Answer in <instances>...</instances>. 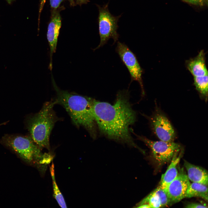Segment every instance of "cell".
Wrapping results in <instances>:
<instances>
[{"label":"cell","instance_id":"obj_4","mask_svg":"<svg viewBox=\"0 0 208 208\" xmlns=\"http://www.w3.org/2000/svg\"><path fill=\"white\" fill-rule=\"evenodd\" d=\"M2 143L28 163L39 159L42 154L40 148L31 136L6 134L3 137Z\"/></svg>","mask_w":208,"mask_h":208},{"label":"cell","instance_id":"obj_26","mask_svg":"<svg viewBox=\"0 0 208 208\" xmlns=\"http://www.w3.org/2000/svg\"><path fill=\"white\" fill-rule=\"evenodd\" d=\"M4 123H1V124H0V126H1V125H4Z\"/></svg>","mask_w":208,"mask_h":208},{"label":"cell","instance_id":"obj_19","mask_svg":"<svg viewBox=\"0 0 208 208\" xmlns=\"http://www.w3.org/2000/svg\"><path fill=\"white\" fill-rule=\"evenodd\" d=\"M186 208H207V206L199 203H191L187 204L185 207Z\"/></svg>","mask_w":208,"mask_h":208},{"label":"cell","instance_id":"obj_5","mask_svg":"<svg viewBox=\"0 0 208 208\" xmlns=\"http://www.w3.org/2000/svg\"><path fill=\"white\" fill-rule=\"evenodd\" d=\"M109 3V2L102 7L97 5L99 12L98 21L100 42L95 49L103 46L110 38L113 39L115 42L119 37L117 31L118 27V23L121 14L117 16L112 15L108 9Z\"/></svg>","mask_w":208,"mask_h":208},{"label":"cell","instance_id":"obj_15","mask_svg":"<svg viewBox=\"0 0 208 208\" xmlns=\"http://www.w3.org/2000/svg\"><path fill=\"white\" fill-rule=\"evenodd\" d=\"M208 75L194 77V84L197 90L207 99L208 94Z\"/></svg>","mask_w":208,"mask_h":208},{"label":"cell","instance_id":"obj_22","mask_svg":"<svg viewBox=\"0 0 208 208\" xmlns=\"http://www.w3.org/2000/svg\"><path fill=\"white\" fill-rule=\"evenodd\" d=\"M137 207L141 208H150L149 206L147 204H143L138 206Z\"/></svg>","mask_w":208,"mask_h":208},{"label":"cell","instance_id":"obj_8","mask_svg":"<svg viewBox=\"0 0 208 208\" xmlns=\"http://www.w3.org/2000/svg\"><path fill=\"white\" fill-rule=\"evenodd\" d=\"M151 125L155 133L161 141L173 142L176 138L174 128L165 115L157 109L150 118Z\"/></svg>","mask_w":208,"mask_h":208},{"label":"cell","instance_id":"obj_21","mask_svg":"<svg viewBox=\"0 0 208 208\" xmlns=\"http://www.w3.org/2000/svg\"><path fill=\"white\" fill-rule=\"evenodd\" d=\"M206 0H186L190 3L195 5H202L203 4Z\"/></svg>","mask_w":208,"mask_h":208},{"label":"cell","instance_id":"obj_9","mask_svg":"<svg viewBox=\"0 0 208 208\" xmlns=\"http://www.w3.org/2000/svg\"><path fill=\"white\" fill-rule=\"evenodd\" d=\"M190 183L187 175L183 169L181 170L176 178L165 190L171 205L178 202L185 198Z\"/></svg>","mask_w":208,"mask_h":208},{"label":"cell","instance_id":"obj_23","mask_svg":"<svg viewBox=\"0 0 208 208\" xmlns=\"http://www.w3.org/2000/svg\"><path fill=\"white\" fill-rule=\"evenodd\" d=\"M79 3H86L89 1V0H77Z\"/></svg>","mask_w":208,"mask_h":208},{"label":"cell","instance_id":"obj_12","mask_svg":"<svg viewBox=\"0 0 208 208\" xmlns=\"http://www.w3.org/2000/svg\"><path fill=\"white\" fill-rule=\"evenodd\" d=\"M184 165L187 172V177L193 182L197 183L207 186L208 172L203 168L192 164L184 160Z\"/></svg>","mask_w":208,"mask_h":208},{"label":"cell","instance_id":"obj_14","mask_svg":"<svg viewBox=\"0 0 208 208\" xmlns=\"http://www.w3.org/2000/svg\"><path fill=\"white\" fill-rule=\"evenodd\" d=\"M198 197L208 201L207 186L200 183H190L187 191L185 198Z\"/></svg>","mask_w":208,"mask_h":208},{"label":"cell","instance_id":"obj_7","mask_svg":"<svg viewBox=\"0 0 208 208\" xmlns=\"http://www.w3.org/2000/svg\"><path fill=\"white\" fill-rule=\"evenodd\" d=\"M116 50L120 59L127 68L131 81H137L140 85L144 94L142 81V70L136 56L125 44L118 42Z\"/></svg>","mask_w":208,"mask_h":208},{"label":"cell","instance_id":"obj_2","mask_svg":"<svg viewBox=\"0 0 208 208\" xmlns=\"http://www.w3.org/2000/svg\"><path fill=\"white\" fill-rule=\"evenodd\" d=\"M53 86L56 96L55 104L62 106L67 112L76 126H82L90 135L95 139L97 135L96 123L92 112L94 99L60 89L53 79Z\"/></svg>","mask_w":208,"mask_h":208},{"label":"cell","instance_id":"obj_28","mask_svg":"<svg viewBox=\"0 0 208 208\" xmlns=\"http://www.w3.org/2000/svg\"></svg>","mask_w":208,"mask_h":208},{"label":"cell","instance_id":"obj_16","mask_svg":"<svg viewBox=\"0 0 208 208\" xmlns=\"http://www.w3.org/2000/svg\"><path fill=\"white\" fill-rule=\"evenodd\" d=\"M52 180L54 196L59 205L62 208H66L64 197L56 184L55 177L54 166L53 162L50 168Z\"/></svg>","mask_w":208,"mask_h":208},{"label":"cell","instance_id":"obj_20","mask_svg":"<svg viewBox=\"0 0 208 208\" xmlns=\"http://www.w3.org/2000/svg\"><path fill=\"white\" fill-rule=\"evenodd\" d=\"M51 8L56 9L60 6L61 3L64 0H49Z\"/></svg>","mask_w":208,"mask_h":208},{"label":"cell","instance_id":"obj_25","mask_svg":"<svg viewBox=\"0 0 208 208\" xmlns=\"http://www.w3.org/2000/svg\"><path fill=\"white\" fill-rule=\"evenodd\" d=\"M6 0L9 3H10L13 0Z\"/></svg>","mask_w":208,"mask_h":208},{"label":"cell","instance_id":"obj_13","mask_svg":"<svg viewBox=\"0 0 208 208\" xmlns=\"http://www.w3.org/2000/svg\"><path fill=\"white\" fill-rule=\"evenodd\" d=\"M187 67L194 77L208 75L204 51H201L196 57L189 60L187 63Z\"/></svg>","mask_w":208,"mask_h":208},{"label":"cell","instance_id":"obj_11","mask_svg":"<svg viewBox=\"0 0 208 208\" xmlns=\"http://www.w3.org/2000/svg\"><path fill=\"white\" fill-rule=\"evenodd\" d=\"M182 151V150L175 154L166 172L162 175L158 186L162 189L165 190L177 176L179 172L177 166L180 161Z\"/></svg>","mask_w":208,"mask_h":208},{"label":"cell","instance_id":"obj_24","mask_svg":"<svg viewBox=\"0 0 208 208\" xmlns=\"http://www.w3.org/2000/svg\"><path fill=\"white\" fill-rule=\"evenodd\" d=\"M45 1L46 0H42L40 5V11L41 10H42L43 6L45 2Z\"/></svg>","mask_w":208,"mask_h":208},{"label":"cell","instance_id":"obj_1","mask_svg":"<svg viewBox=\"0 0 208 208\" xmlns=\"http://www.w3.org/2000/svg\"><path fill=\"white\" fill-rule=\"evenodd\" d=\"M92 110L100 133L108 138L127 143L143 151L135 143L130 126L136 121V115L129 102L127 90L117 93L113 105L94 99Z\"/></svg>","mask_w":208,"mask_h":208},{"label":"cell","instance_id":"obj_6","mask_svg":"<svg viewBox=\"0 0 208 208\" xmlns=\"http://www.w3.org/2000/svg\"><path fill=\"white\" fill-rule=\"evenodd\" d=\"M135 134L150 148L154 159L159 165L171 161L175 153L182 150L181 145L174 142L154 141Z\"/></svg>","mask_w":208,"mask_h":208},{"label":"cell","instance_id":"obj_17","mask_svg":"<svg viewBox=\"0 0 208 208\" xmlns=\"http://www.w3.org/2000/svg\"><path fill=\"white\" fill-rule=\"evenodd\" d=\"M143 204H148L150 208L161 207L159 197L154 190L141 201L138 206Z\"/></svg>","mask_w":208,"mask_h":208},{"label":"cell","instance_id":"obj_18","mask_svg":"<svg viewBox=\"0 0 208 208\" xmlns=\"http://www.w3.org/2000/svg\"><path fill=\"white\" fill-rule=\"evenodd\" d=\"M154 190L159 197L161 202V207L171 205L170 199L165 190L158 186Z\"/></svg>","mask_w":208,"mask_h":208},{"label":"cell","instance_id":"obj_27","mask_svg":"<svg viewBox=\"0 0 208 208\" xmlns=\"http://www.w3.org/2000/svg\"><path fill=\"white\" fill-rule=\"evenodd\" d=\"M183 0V1H186V0Z\"/></svg>","mask_w":208,"mask_h":208},{"label":"cell","instance_id":"obj_3","mask_svg":"<svg viewBox=\"0 0 208 208\" xmlns=\"http://www.w3.org/2000/svg\"><path fill=\"white\" fill-rule=\"evenodd\" d=\"M54 101L46 102L37 113L29 116L26 121L30 136L40 148L50 149L49 137L55 122L58 120L53 109Z\"/></svg>","mask_w":208,"mask_h":208},{"label":"cell","instance_id":"obj_10","mask_svg":"<svg viewBox=\"0 0 208 208\" xmlns=\"http://www.w3.org/2000/svg\"><path fill=\"white\" fill-rule=\"evenodd\" d=\"M61 26V19L59 13L55 12L53 14L48 27L47 37L50 48L51 59L50 67H52V56L56 51L58 38Z\"/></svg>","mask_w":208,"mask_h":208}]
</instances>
